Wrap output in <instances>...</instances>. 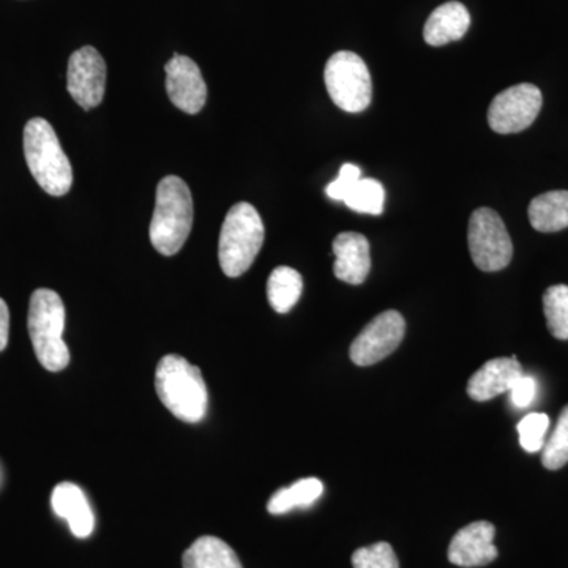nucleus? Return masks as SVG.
Segmentation results:
<instances>
[{"mask_svg":"<svg viewBox=\"0 0 568 568\" xmlns=\"http://www.w3.org/2000/svg\"><path fill=\"white\" fill-rule=\"evenodd\" d=\"M155 388L164 407L186 424H197L207 413L209 394L203 373L178 354L160 361Z\"/></svg>","mask_w":568,"mask_h":568,"instance_id":"1","label":"nucleus"},{"mask_svg":"<svg viewBox=\"0 0 568 568\" xmlns=\"http://www.w3.org/2000/svg\"><path fill=\"white\" fill-rule=\"evenodd\" d=\"M193 226V197L189 185L178 175H168L156 186L155 209L149 237L163 256L181 252Z\"/></svg>","mask_w":568,"mask_h":568,"instance_id":"2","label":"nucleus"},{"mask_svg":"<svg viewBox=\"0 0 568 568\" xmlns=\"http://www.w3.org/2000/svg\"><path fill=\"white\" fill-rule=\"evenodd\" d=\"M29 335L41 366L58 373L70 364L69 346L63 342L65 305L52 290H37L29 304Z\"/></svg>","mask_w":568,"mask_h":568,"instance_id":"3","label":"nucleus"},{"mask_svg":"<svg viewBox=\"0 0 568 568\" xmlns=\"http://www.w3.org/2000/svg\"><path fill=\"white\" fill-rule=\"evenodd\" d=\"M24 156L29 171L43 192L63 196L73 183V170L58 134L44 119H31L24 129Z\"/></svg>","mask_w":568,"mask_h":568,"instance_id":"4","label":"nucleus"},{"mask_svg":"<svg viewBox=\"0 0 568 568\" xmlns=\"http://www.w3.org/2000/svg\"><path fill=\"white\" fill-rule=\"evenodd\" d=\"M265 230L260 213L252 204L231 207L220 234L219 260L223 274L230 278L244 275L263 248Z\"/></svg>","mask_w":568,"mask_h":568,"instance_id":"5","label":"nucleus"},{"mask_svg":"<svg viewBox=\"0 0 568 568\" xmlns=\"http://www.w3.org/2000/svg\"><path fill=\"white\" fill-rule=\"evenodd\" d=\"M324 81L332 102L339 110L362 112L372 103V77L364 59L355 52H335L325 65Z\"/></svg>","mask_w":568,"mask_h":568,"instance_id":"6","label":"nucleus"},{"mask_svg":"<svg viewBox=\"0 0 568 568\" xmlns=\"http://www.w3.org/2000/svg\"><path fill=\"white\" fill-rule=\"evenodd\" d=\"M467 242L474 264L484 272L503 271L514 256L506 224L493 209H477L470 215Z\"/></svg>","mask_w":568,"mask_h":568,"instance_id":"7","label":"nucleus"},{"mask_svg":"<svg viewBox=\"0 0 568 568\" xmlns=\"http://www.w3.org/2000/svg\"><path fill=\"white\" fill-rule=\"evenodd\" d=\"M544 104L540 89L534 84H518L500 92L488 110L493 132L514 134L529 129Z\"/></svg>","mask_w":568,"mask_h":568,"instance_id":"8","label":"nucleus"},{"mask_svg":"<svg viewBox=\"0 0 568 568\" xmlns=\"http://www.w3.org/2000/svg\"><path fill=\"white\" fill-rule=\"evenodd\" d=\"M405 317L395 310L381 313L364 331L358 334L351 345V361L357 366L375 365L384 361L405 338Z\"/></svg>","mask_w":568,"mask_h":568,"instance_id":"9","label":"nucleus"},{"mask_svg":"<svg viewBox=\"0 0 568 568\" xmlns=\"http://www.w3.org/2000/svg\"><path fill=\"white\" fill-rule=\"evenodd\" d=\"M67 89L82 110L102 104L106 91V63L93 47H84L70 55Z\"/></svg>","mask_w":568,"mask_h":568,"instance_id":"10","label":"nucleus"},{"mask_svg":"<svg viewBox=\"0 0 568 568\" xmlns=\"http://www.w3.org/2000/svg\"><path fill=\"white\" fill-rule=\"evenodd\" d=\"M171 103L186 114H197L207 100V85L200 67L186 55L174 54L164 67Z\"/></svg>","mask_w":568,"mask_h":568,"instance_id":"11","label":"nucleus"},{"mask_svg":"<svg viewBox=\"0 0 568 568\" xmlns=\"http://www.w3.org/2000/svg\"><path fill=\"white\" fill-rule=\"evenodd\" d=\"M496 529L491 523L476 521L455 534L448 547V560L454 566L485 567L497 558Z\"/></svg>","mask_w":568,"mask_h":568,"instance_id":"12","label":"nucleus"},{"mask_svg":"<svg viewBox=\"0 0 568 568\" xmlns=\"http://www.w3.org/2000/svg\"><path fill=\"white\" fill-rule=\"evenodd\" d=\"M525 375L517 357L493 358L470 377L467 394L474 402H489L496 396L510 392L515 383Z\"/></svg>","mask_w":568,"mask_h":568,"instance_id":"13","label":"nucleus"},{"mask_svg":"<svg viewBox=\"0 0 568 568\" xmlns=\"http://www.w3.org/2000/svg\"><path fill=\"white\" fill-rule=\"evenodd\" d=\"M335 276L347 284H362L372 268L369 242L358 233H342L334 241Z\"/></svg>","mask_w":568,"mask_h":568,"instance_id":"14","label":"nucleus"},{"mask_svg":"<svg viewBox=\"0 0 568 568\" xmlns=\"http://www.w3.org/2000/svg\"><path fill=\"white\" fill-rule=\"evenodd\" d=\"M51 506L59 518L69 523L71 534L78 538H88L95 528V517L88 497L78 485L63 481L54 488Z\"/></svg>","mask_w":568,"mask_h":568,"instance_id":"15","label":"nucleus"},{"mask_svg":"<svg viewBox=\"0 0 568 568\" xmlns=\"http://www.w3.org/2000/svg\"><path fill=\"white\" fill-rule=\"evenodd\" d=\"M470 14L466 7L457 0L437 7L424 29V39L429 47H444L452 41L462 40L469 31Z\"/></svg>","mask_w":568,"mask_h":568,"instance_id":"16","label":"nucleus"},{"mask_svg":"<svg viewBox=\"0 0 568 568\" xmlns=\"http://www.w3.org/2000/svg\"><path fill=\"white\" fill-rule=\"evenodd\" d=\"M529 222L538 233H558L568 227V192H548L534 197L529 205Z\"/></svg>","mask_w":568,"mask_h":568,"instance_id":"17","label":"nucleus"},{"mask_svg":"<svg viewBox=\"0 0 568 568\" xmlns=\"http://www.w3.org/2000/svg\"><path fill=\"white\" fill-rule=\"evenodd\" d=\"M183 568H244L233 548L222 538L204 536L186 549Z\"/></svg>","mask_w":568,"mask_h":568,"instance_id":"18","label":"nucleus"},{"mask_svg":"<svg viewBox=\"0 0 568 568\" xmlns=\"http://www.w3.org/2000/svg\"><path fill=\"white\" fill-rule=\"evenodd\" d=\"M302 291H304V280L295 268L276 267L268 276L267 282V298L268 304L280 315L290 313L301 298Z\"/></svg>","mask_w":568,"mask_h":568,"instance_id":"19","label":"nucleus"},{"mask_svg":"<svg viewBox=\"0 0 568 568\" xmlns=\"http://www.w3.org/2000/svg\"><path fill=\"white\" fill-rule=\"evenodd\" d=\"M324 493L320 478H301L291 487L278 489L267 504L268 514L283 515L297 507H308L315 504Z\"/></svg>","mask_w":568,"mask_h":568,"instance_id":"20","label":"nucleus"},{"mask_svg":"<svg viewBox=\"0 0 568 568\" xmlns=\"http://www.w3.org/2000/svg\"><path fill=\"white\" fill-rule=\"evenodd\" d=\"M384 201H386V190L383 183L375 179H361L346 194L343 203L354 212L381 215L384 211Z\"/></svg>","mask_w":568,"mask_h":568,"instance_id":"21","label":"nucleus"},{"mask_svg":"<svg viewBox=\"0 0 568 568\" xmlns=\"http://www.w3.org/2000/svg\"><path fill=\"white\" fill-rule=\"evenodd\" d=\"M544 312L549 332L555 338L568 339V286L556 284L544 294Z\"/></svg>","mask_w":568,"mask_h":568,"instance_id":"22","label":"nucleus"},{"mask_svg":"<svg viewBox=\"0 0 568 568\" xmlns=\"http://www.w3.org/2000/svg\"><path fill=\"white\" fill-rule=\"evenodd\" d=\"M541 463L549 470H559L568 463V405L560 413L551 437L541 448Z\"/></svg>","mask_w":568,"mask_h":568,"instance_id":"23","label":"nucleus"},{"mask_svg":"<svg viewBox=\"0 0 568 568\" xmlns=\"http://www.w3.org/2000/svg\"><path fill=\"white\" fill-rule=\"evenodd\" d=\"M548 428L549 417L547 414H528L517 426L519 444L528 454H537L545 446Z\"/></svg>","mask_w":568,"mask_h":568,"instance_id":"24","label":"nucleus"},{"mask_svg":"<svg viewBox=\"0 0 568 568\" xmlns=\"http://www.w3.org/2000/svg\"><path fill=\"white\" fill-rule=\"evenodd\" d=\"M354 568H399L394 548L386 541L358 548L353 555Z\"/></svg>","mask_w":568,"mask_h":568,"instance_id":"25","label":"nucleus"},{"mask_svg":"<svg viewBox=\"0 0 568 568\" xmlns=\"http://www.w3.org/2000/svg\"><path fill=\"white\" fill-rule=\"evenodd\" d=\"M361 168L351 163L343 164L338 178H336V181L328 183L325 193L334 201H345L346 194L351 192L355 183L361 181Z\"/></svg>","mask_w":568,"mask_h":568,"instance_id":"26","label":"nucleus"},{"mask_svg":"<svg viewBox=\"0 0 568 568\" xmlns=\"http://www.w3.org/2000/svg\"><path fill=\"white\" fill-rule=\"evenodd\" d=\"M537 395V383L534 377L523 375L519 377L517 383H515V386L511 387L510 396H511V403H514L515 406L519 407V409H523V407H528L530 403L536 399Z\"/></svg>","mask_w":568,"mask_h":568,"instance_id":"27","label":"nucleus"},{"mask_svg":"<svg viewBox=\"0 0 568 568\" xmlns=\"http://www.w3.org/2000/svg\"><path fill=\"white\" fill-rule=\"evenodd\" d=\"M10 335V310L6 302L0 298V353L9 345Z\"/></svg>","mask_w":568,"mask_h":568,"instance_id":"28","label":"nucleus"}]
</instances>
